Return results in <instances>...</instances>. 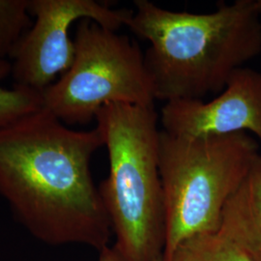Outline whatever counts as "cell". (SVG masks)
<instances>
[{
    "label": "cell",
    "instance_id": "ba28073f",
    "mask_svg": "<svg viewBox=\"0 0 261 261\" xmlns=\"http://www.w3.org/2000/svg\"><path fill=\"white\" fill-rule=\"evenodd\" d=\"M253 261H261V155L224 206L219 228Z\"/></svg>",
    "mask_w": 261,
    "mask_h": 261
},
{
    "label": "cell",
    "instance_id": "52a82bcc",
    "mask_svg": "<svg viewBox=\"0 0 261 261\" xmlns=\"http://www.w3.org/2000/svg\"><path fill=\"white\" fill-rule=\"evenodd\" d=\"M163 130L183 137L251 133L261 143V73L237 69L212 101H169L161 112Z\"/></svg>",
    "mask_w": 261,
    "mask_h": 261
},
{
    "label": "cell",
    "instance_id": "7a4b0ae2",
    "mask_svg": "<svg viewBox=\"0 0 261 261\" xmlns=\"http://www.w3.org/2000/svg\"><path fill=\"white\" fill-rule=\"evenodd\" d=\"M128 28L150 47L144 61L156 100H203L261 54V0L220 1L205 14L135 0Z\"/></svg>",
    "mask_w": 261,
    "mask_h": 261
},
{
    "label": "cell",
    "instance_id": "8fae6325",
    "mask_svg": "<svg viewBox=\"0 0 261 261\" xmlns=\"http://www.w3.org/2000/svg\"><path fill=\"white\" fill-rule=\"evenodd\" d=\"M29 0H0V59L11 57L30 28Z\"/></svg>",
    "mask_w": 261,
    "mask_h": 261
},
{
    "label": "cell",
    "instance_id": "7c38bea8",
    "mask_svg": "<svg viewBox=\"0 0 261 261\" xmlns=\"http://www.w3.org/2000/svg\"><path fill=\"white\" fill-rule=\"evenodd\" d=\"M98 261H133L115 246H107L100 251Z\"/></svg>",
    "mask_w": 261,
    "mask_h": 261
},
{
    "label": "cell",
    "instance_id": "277c9868",
    "mask_svg": "<svg viewBox=\"0 0 261 261\" xmlns=\"http://www.w3.org/2000/svg\"><path fill=\"white\" fill-rule=\"evenodd\" d=\"M258 155V140L246 132L193 138L161 130L165 261H171L182 243L219 230L224 206Z\"/></svg>",
    "mask_w": 261,
    "mask_h": 261
},
{
    "label": "cell",
    "instance_id": "6da1fadb",
    "mask_svg": "<svg viewBox=\"0 0 261 261\" xmlns=\"http://www.w3.org/2000/svg\"><path fill=\"white\" fill-rule=\"evenodd\" d=\"M102 146L97 128H68L43 108L0 129V195L39 240L109 246L112 224L90 171Z\"/></svg>",
    "mask_w": 261,
    "mask_h": 261
},
{
    "label": "cell",
    "instance_id": "3957f363",
    "mask_svg": "<svg viewBox=\"0 0 261 261\" xmlns=\"http://www.w3.org/2000/svg\"><path fill=\"white\" fill-rule=\"evenodd\" d=\"M95 121L109 154L110 173L99 191L114 245L133 261H153L166 241L158 112L155 106L112 103Z\"/></svg>",
    "mask_w": 261,
    "mask_h": 261
},
{
    "label": "cell",
    "instance_id": "30bf717a",
    "mask_svg": "<svg viewBox=\"0 0 261 261\" xmlns=\"http://www.w3.org/2000/svg\"><path fill=\"white\" fill-rule=\"evenodd\" d=\"M12 72L7 59H0V81ZM42 92L16 86L12 89L0 86V129L42 109Z\"/></svg>",
    "mask_w": 261,
    "mask_h": 261
},
{
    "label": "cell",
    "instance_id": "5b68a950",
    "mask_svg": "<svg viewBox=\"0 0 261 261\" xmlns=\"http://www.w3.org/2000/svg\"><path fill=\"white\" fill-rule=\"evenodd\" d=\"M69 70L42 91V108L65 125H85L112 103L154 106L144 54L126 35L92 19L79 21Z\"/></svg>",
    "mask_w": 261,
    "mask_h": 261
},
{
    "label": "cell",
    "instance_id": "8992f818",
    "mask_svg": "<svg viewBox=\"0 0 261 261\" xmlns=\"http://www.w3.org/2000/svg\"><path fill=\"white\" fill-rule=\"evenodd\" d=\"M34 21L19 40L11 58L15 85L44 91L72 65L74 40L69 29L76 21L92 19L117 31L128 25L134 10L114 9L95 0H29Z\"/></svg>",
    "mask_w": 261,
    "mask_h": 261
},
{
    "label": "cell",
    "instance_id": "4fadbf2b",
    "mask_svg": "<svg viewBox=\"0 0 261 261\" xmlns=\"http://www.w3.org/2000/svg\"><path fill=\"white\" fill-rule=\"evenodd\" d=\"M153 261H165V258H164V256H163V253L160 254V255L157 256Z\"/></svg>",
    "mask_w": 261,
    "mask_h": 261
},
{
    "label": "cell",
    "instance_id": "9c48e42d",
    "mask_svg": "<svg viewBox=\"0 0 261 261\" xmlns=\"http://www.w3.org/2000/svg\"><path fill=\"white\" fill-rule=\"evenodd\" d=\"M171 261H253L220 229L195 236L178 247Z\"/></svg>",
    "mask_w": 261,
    "mask_h": 261
}]
</instances>
